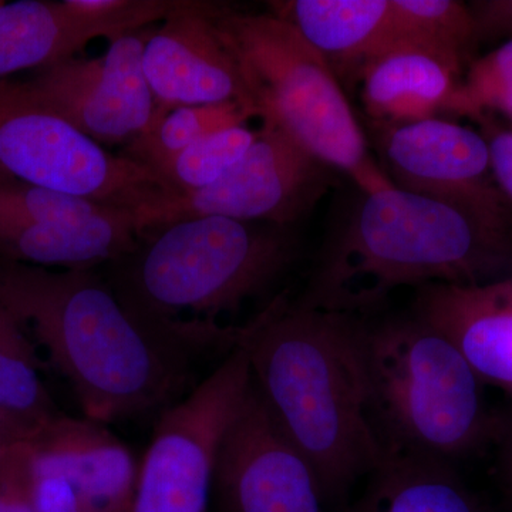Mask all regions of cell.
I'll return each mask as SVG.
<instances>
[{
	"label": "cell",
	"instance_id": "cell-1",
	"mask_svg": "<svg viewBox=\"0 0 512 512\" xmlns=\"http://www.w3.org/2000/svg\"><path fill=\"white\" fill-rule=\"evenodd\" d=\"M0 303L45 348L84 417L111 424L183 399L200 348L130 311L93 269L0 259Z\"/></svg>",
	"mask_w": 512,
	"mask_h": 512
},
{
	"label": "cell",
	"instance_id": "cell-2",
	"mask_svg": "<svg viewBox=\"0 0 512 512\" xmlns=\"http://www.w3.org/2000/svg\"><path fill=\"white\" fill-rule=\"evenodd\" d=\"M363 320L275 299L245 326L252 386L309 466L329 508L383 463L369 407Z\"/></svg>",
	"mask_w": 512,
	"mask_h": 512
},
{
	"label": "cell",
	"instance_id": "cell-3",
	"mask_svg": "<svg viewBox=\"0 0 512 512\" xmlns=\"http://www.w3.org/2000/svg\"><path fill=\"white\" fill-rule=\"evenodd\" d=\"M512 276V220L393 183L362 192L302 305L357 316L403 286H478Z\"/></svg>",
	"mask_w": 512,
	"mask_h": 512
},
{
	"label": "cell",
	"instance_id": "cell-4",
	"mask_svg": "<svg viewBox=\"0 0 512 512\" xmlns=\"http://www.w3.org/2000/svg\"><path fill=\"white\" fill-rule=\"evenodd\" d=\"M296 256L286 227L195 217L144 229L136 247L110 262L109 284L141 319L201 350L235 348L239 328L215 316L274 284Z\"/></svg>",
	"mask_w": 512,
	"mask_h": 512
},
{
	"label": "cell",
	"instance_id": "cell-5",
	"mask_svg": "<svg viewBox=\"0 0 512 512\" xmlns=\"http://www.w3.org/2000/svg\"><path fill=\"white\" fill-rule=\"evenodd\" d=\"M362 355L370 414L386 450L453 463L500 434L483 380L423 319L363 322Z\"/></svg>",
	"mask_w": 512,
	"mask_h": 512
},
{
	"label": "cell",
	"instance_id": "cell-6",
	"mask_svg": "<svg viewBox=\"0 0 512 512\" xmlns=\"http://www.w3.org/2000/svg\"><path fill=\"white\" fill-rule=\"evenodd\" d=\"M215 22L244 77L256 117L284 131L323 165L345 171L362 192L392 183L365 136L332 67L292 25L215 3Z\"/></svg>",
	"mask_w": 512,
	"mask_h": 512
},
{
	"label": "cell",
	"instance_id": "cell-7",
	"mask_svg": "<svg viewBox=\"0 0 512 512\" xmlns=\"http://www.w3.org/2000/svg\"><path fill=\"white\" fill-rule=\"evenodd\" d=\"M0 174L133 212L141 231L177 197L153 170L111 154L20 80H0Z\"/></svg>",
	"mask_w": 512,
	"mask_h": 512
},
{
	"label": "cell",
	"instance_id": "cell-8",
	"mask_svg": "<svg viewBox=\"0 0 512 512\" xmlns=\"http://www.w3.org/2000/svg\"><path fill=\"white\" fill-rule=\"evenodd\" d=\"M251 383L241 340L207 379L158 414L131 512H207L222 441Z\"/></svg>",
	"mask_w": 512,
	"mask_h": 512
},
{
	"label": "cell",
	"instance_id": "cell-9",
	"mask_svg": "<svg viewBox=\"0 0 512 512\" xmlns=\"http://www.w3.org/2000/svg\"><path fill=\"white\" fill-rule=\"evenodd\" d=\"M325 177L320 161L262 121L254 144L224 177L205 190L177 195L146 229L210 215L286 227L319 200Z\"/></svg>",
	"mask_w": 512,
	"mask_h": 512
},
{
	"label": "cell",
	"instance_id": "cell-10",
	"mask_svg": "<svg viewBox=\"0 0 512 512\" xmlns=\"http://www.w3.org/2000/svg\"><path fill=\"white\" fill-rule=\"evenodd\" d=\"M151 29L111 40L97 59H70L28 80L60 116L100 146H128L153 126L157 103L143 69Z\"/></svg>",
	"mask_w": 512,
	"mask_h": 512
},
{
	"label": "cell",
	"instance_id": "cell-11",
	"mask_svg": "<svg viewBox=\"0 0 512 512\" xmlns=\"http://www.w3.org/2000/svg\"><path fill=\"white\" fill-rule=\"evenodd\" d=\"M211 500L218 512H330L315 471L275 426L252 383L222 441Z\"/></svg>",
	"mask_w": 512,
	"mask_h": 512
},
{
	"label": "cell",
	"instance_id": "cell-12",
	"mask_svg": "<svg viewBox=\"0 0 512 512\" xmlns=\"http://www.w3.org/2000/svg\"><path fill=\"white\" fill-rule=\"evenodd\" d=\"M380 146L397 187L512 220V204L495 183L481 131L431 117L387 127Z\"/></svg>",
	"mask_w": 512,
	"mask_h": 512
},
{
	"label": "cell",
	"instance_id": "cell-13",
	"mask_svg": "<svg viewBox=\"0 0 512 512\" xmlns=\"http://www.w3.org/2000/svg\"><path fill=\"white\" fill-rule=\"evenodd\" d=\"M214 9L215 3L180 0L160 28L151 29L143 69L156 99L157 117L177 107L224 101H238L256 116L237 59L215 22Z\"/></svg>",
	"mask_w": 512,
	"mask_h": 512
},
{
	"label": "cell",
	"instance_id": "cell-14",
	"mask_svg": "<svg viewBox=\"0 0 512 512\" xmlns=\"http://www.w3.org/2000/svg\"><path fill=\"white\" fill-rule=\"evenodd\" d=\"M25 443L36 473L69 481L94 512H131L138 466L104 424L59 414Z\"/></svg>",
	"mask_w": 512,
	"mask_h": 512
},
{
	"label": "cell",
	"instance_id": "cell-15",
	"mask_svg": "<svg viewBox=\"0 0 512 512\" xmlns=\"http://www.w3.org/2000/svg\"><path fill=\"white\" fill-rule=\"evenodd\" d=\"M414 315L444 333L484 384L512 392V276L478 286H423Z\"/></svg>",
	"mask_w": 512,
	"mask_h": 512
},
{
	"label": "cell",
	"instance_id": "cell-16",
	"mask_svg": "<svg viewBox=\"0 0 512 512\" xmlns=\"http://www.w3.org/2000/svg\"><path fill=\"white\" fill-rule=\"evenodd\" d=\"M271 9L325 57L335 74H360L387 50L409 45L393 0H288L272 2Z\"/></svg>",
	"mask_w": 512,
	"mask_h": 512
},
{
	"label": "cell",
	"instance_id": "cell-17",
	"mask_svg": "<svg viewBox=\"0 0 512 512\" xmlns=\"http://www.w3.org/2000/svg\"><path fill=\"white\" fill-rule=\"evenodd\" d=\"M140 232V218L120 210L79 224L0 218V259L43 268L93 269L128 254Z\"/></svg>",
	"mask_w": 512,
	"mask_h": 512
},
{
	"label": "cell",
	"instance_id": "cell-18",
	"mask_svg": "<svg viewBox=\"0 0 512 512\" xmlns=\"http://www.w3.org/2000/svg\"><path fill=\"white\" fill-rule=\"evenodd\" d=\"M460 72L423 47L396 46L360 72L363 103L373 119L389 126L431 119L450 109Z\"/></svg>",
	"mask_w": 512,
	"mask_h": 512
},
{
	"label": "cell",
	"instance_id": "cell-19",
	"mask_svg": "<svg viewBox=\"0 0 512 512\" xmlns=\"http://www.w3.org/2000/svg\"><path fill=\"white\" fill-rule=\"evenodd\" d=\"M343 512H487L450 461L387 450L363 497Z\"/></svg>",
	"mask_w": 512,
	"mask_h": 512
},
{
	"label": "cell",
	"instance_id": "cell-20",
	"mask_svg": "<svg viewBox=\"0 0 512 512\" xmlns=\"http://www.w3.org/2000/svg\"><path fill=\"white\" fill-rule=\"evenodd\" d=\"M106 33L74 15L64 2L19 0L0 3V80L23 70L70 59Z\"/></svg>",
	"mask_w": 512,
	"mask_h": 512
},
{
	"label": "cell",
	"instance_id": "cell-21",
	"mask_svg": "<svg viewBox=\"0 0 512 512\" xmlns=\"http://www.w3.org/2000/svg\"><path fill=\"white\" fill-rule=\"evenodd\" d=\"M28 333L0 303V443L36 437L59 416Z\"/></svg>",
	"mask_w": 512,
	"mask_h": 512
},
{
	"label": "cell",
	"instance_id": "cell-22",
	"mask_svg": "<svg viewBox=\"0 0 512 512\" xmlns=\"http://www.w3.org/2000/svg\"><path fill=\"white\" fill-rule=\"evenodd\" d=\"M251 117H256L254 111L238 101L177 107L158 116L120 154L156 173L185 148L225 128L244 126Z\"/></svg>",
	"mask_w": 512,
	"mask_h": 512
},
{
	"label": "cell",
	"instance_id": "cell-23",
	"mask_svg": "<svg viewBox=\"0 0 512 512\" xmlns=\"http://www.w3.org/2000/svg\"><path fill=\"white\" fill-rule=\"evenodd\" d=\"M393 6L409 45L430 50L461 70L478 42L467 5L454 0H393Z\"/></svg>",
	"mask_w": 512,
	"mask_h": 512
},
{
	"label": "cell",
	"instance_id": "cell-24",
	"mask_svg": "<svg viewBox=\"0 0 512 512\" xmlns=\"http://www.w3.org/2000/svg\"><path fill=\"white\" fill-rule=\"evenodd\" d=\"M258 137V131L247 126L225 128L185 148L156 174L177 195L205 190L244 157Z\"/></svg>",
	"mask_w": 512,
	"mask_h": 512
},
{
	"label": "cell",
	"instance_id": "cell-25",
	"mask_svg": "<svg viewBox=\"0 0 512 512\" xmlns=\"http://www.w3.org/2000/svg\"><path fill=\"white\" fill-rule=\"evenodd\" d=\"M448 113L478 121L498 113L512 121V39L470 64Z\"/></svg>",
	"mask_w": 512,
	"mask_h": 512
},
{
	"label": "cell",
	"instance_id": "cell-26",
	"mask_svg": "<svg viewBox=\"0 0 512 512\" xmlns=\"http://www.w3.org/2000/svg\"><path fill=\"white\" fill-rule=\"evenodd\" d=\"M109 211L114 208L0 174V218L43 224H79Z\"/></svg>",
	"mask_w": 512,
	"mask_h": 512
},
{
	"label": "cell",
	"instance_id": "cell-27",
	"mask_svg": "<svg viewBox=\"0 0 512 512\" xmlns=\"http://www.w3.org/2000/svg\"><path fill=\"white\" fill-rule=\"evenodd\" d=\"M66 8L114 40L164 22L180 0H63Z\"/></svg>",
	"mask_w": 512,
	"mask_h": 512
},
{
	"label": "cell",
	"instance_id": "cell-28",
	"mask_svg": "<svg viewBox=\"0 0 512 512\" xmlns=\"http://www.w3.org/2000/svg\"><path fill=\"white\" fill-rule=\"evenodd\" d=\"M35 461L25 441L0 443V512H35Z\"/></svg>",
	"mask_w": 512,
	"mask_h": 512
},
{
	"label": "cell",
	"instance_id": "cell-29",
	"mask_svg": "<svg viewBox=\"0 0 512 512\" xmlns=\"http://www.w3.org/2000/svg\"><path fill=\"white\" fill-rule=\"evenodd\" d=\"M32 501L35 512H94L69 481L36 471Z\"/></svg>",
	"mask_w": 512,
	"mask_h": 512
},
{
	"label": "cell",
	"instance_id": "cell-30",
	"mask_svg": "<svg viewBox=\"0 0 512 512\" xmlns=\"http://www.w3.org/2000/svg\"><path fill=\"white\" fill-rule=\"evenodd\" d=\"M481 133L490 147L495 183L512 204V131L497 126L487 116L480 120Z\"/></svg>",
	"mask_w": 512,
	"mask_h": 512
},
{
	"label": "cell",
	"instance_id": "cell-31",
	"mask_svg": "<svg viewBox=\"0 0 512 512\" xmlns=\"http://www.w3.org/2000/svg\"><path fill=\"white\" fill-rule=\"evenodd\" d=\"M476 22L478 42L485 39H512V0H478L468 5Z\"/></svg>",
	"mask_w": 512,
	"mask_h": 512
},
{
	"label": "cell",
	"instance_id": "cell-32",
	"mask_svg": "<svg viewBox=\"0 0 512 512\" xmlns=\"http://www.w3.org/2000/svg\"><path fill=\"white\" fill-rule=\"evenodd\" d=\"M503 439V450H501V477L505 490L512 498V419L507 424H501L500 434Z\"/></svg>",
	"mask_w": 512,
	"mask_h": 512
},
{
	"label": "cell",
	"instance_id": "cell-33",
	"mask_svg": "<svg viewBox=\"0 0 512 512\" xmlns=\"http://www.w3.org/2000/svg\"><path fill=\"white\" fill-rule=\"evenodd\" d=\"M0 3H2V0H0Z\"/></svg>",
	"mask_w": 512,
	"mask_h": 512
}]
</instances>
